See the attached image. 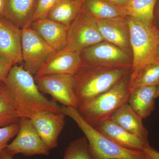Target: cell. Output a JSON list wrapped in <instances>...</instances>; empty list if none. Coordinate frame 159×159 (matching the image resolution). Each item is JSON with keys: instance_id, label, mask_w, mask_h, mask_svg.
Returning <instances> with one entry per match:
<instances>
[{"instance_id": "6da1fadb", "label": "cell", "mask_w": 159, "mask_h": 159, "mask_svg": "<svg viewBox=\"0 0 159 159\" xmlns=\"http://www.w3.org/2000/svg\"><path fill=\"white\" fill-rule=\"evenodd\" d=\"M23 117L29 118L43 111L62 112L61 107L49 100L40 91L34 77L23 65H15L4 81Z\"/></svg>"}, {"instance_id": "7a4b0ae2", "label": "cell", "mask_w": 159, "mask_h": 159, "mask_svg": "<svg viewBox=\"0 0 159 159\" xmlns=\"http://www.w3.org/2000/svg\"><path fill=\"white\" fill-rule=\"evenodd\" d=\"M130 35L132 65L130 82L146 66L159 62L157 48L159 29L153 22H148L133 16H126Z\"/></svg>"}, {"instance_id": "3957f363", "label": "cell", "mask_w": 159, "mask_h": 159, "mask_svg": "<svg viewBox=\"0 0 159 159\" xmlns=\"http://www.w3.org/2000/svg\"><path fill=\"white\" fill-rule=\"evenodd\" d=\"M130 73L129 68L83 64L74 75V92L78 106L108 91Z\"/></svg>"}, {"instance_id": "277c9868", "label": "cell", "mask_w": 159, "mask_h": 159, "mask_svg": "<svg viewBox=\"0 0 159 159\" xmlns=\"http://www.w3.org/2000/svg\"><path fill=\"white\" fill-rule=\"evenodd\" d=\"M130 78V73L108 91L80 104L77 110L85 122L94 128L110 119L116 111L128 102Z\"/></svg>"}, {"instance_id": "5b68a950", "label": "cell", "mask_w": 159, "mask_h": 159, "mask_svg": "<svg viewBox=\"0 0 159 159\" xmlns=\"http://www.w3.org/2000/svg\"><path fill=\"white\" fill-rule=\"evenodd\" d=\"M62 112L76 122L85 135L91 152L96 159H148L143 150L122 147L100 133L86 122L77 108L61 107Z\"/></svg>"}, {"instance_id": "8992f818", "label": "cell", "mask_w": 159, "mask_h": 159, "mask_svg": "<svg viewBox=\"0 0 159 159\" xmlns=\"http://www.w3.org/2000/svg\"><path fill=\"white\" fill-rule=\"evenodd\" d=\"M130 53L108 42H101L80 51L83 64L109 68L131 69Z\"/></svg>"}, {"instance_id": "52a82bcc", "label": "cell", "mask_w": 159, "mask_h": 159, "mask_svg": "<svg viewBox=\"0 0 159 159\" xmlns=\"http://www.w3.org/2000/svg\"><path fill=\"white\" fill-rule=\"evenodd\" d=\"M22 56L24 69L34 77L54 52L31 26L22 29Z\"/></svg>"}, {"instance_id": "ba28073f", "label": "cell", "mask_w": 159, "mask_h": 159, "mask_svg": "<svg viewBox=\"0 0 159 159\" xmlns=\"http://www.w3.org/2000/svg\"><path fill=\"white\" fill-rule=\"evenodd\" d=\"M68 40L66 48L80 51L105 41L99 32L96 18L82 9L69 26Z\"/></svg>"}, {"instance_id": "9c48e42d", "label": "cell", "mask_w": 159, "mask_h": 159, "mask_svg": "<svg viewBox=\"0 0 159 159\" xmlns=\"http://www.w3.org/2000/svg\"><path fill=\"white\" fill-rule=\"evenodd\" d=\"M34 77L42 93L49 94L64 106L78 108V102L74 90V75L48 74Z\"/></svg>"}, {"instance_id": "30bf717a", "label": "cell", "mask_w": 159, "mask_h": 159, "mask_svg": "<svg viewBox=\"0 0 159 159\" xmlns=\"http://www.w3.org/2000/svg\"><path fill=\"white\" fill-rule=\"evenodd\" d=\"M19 129L16 138L6 146L13 155L23 154L26 156L50 154L48 146L35 130L29 118L22 117L19 122Z\"/></svg>"}, {"instance_id": "8fae6325", "label": "cell", "mask_w": 159, "mask_h": 159, "mask_svg": "<svg viewBox=\"0 0 159 159\" xmlns=\"http://www.w3.org/2000/svg\"><path fill=\"white\" fill-rule=\"evenodd\" d=\"M66 115L43 111L30 118L35 130L50 150L58 145V139L65 124Z\"/></svg>"}, {"instance_id": "7c38bea8", "label": "cell", "mask_w": 159, "mask_h": 159, "mask_svg": "<svg viewBox=\"0 0 159 159\" xmlns=\"http://www.w3.org/2000/svg\"><path fill=\"white\" fill-rule=\"evenodd\" d=\"M83 64L80 51L65 48L55 51L46 61L34 77L55 74L74 75Z\"/></svg>"}, {"instance_id": "4fadbf2b", "label": "cell", "mask_w": 159, "mask_h": 159, "mask_svg": "<svg viewBox=\"0 0 159 159\" xmlns=\"http://www.w3.org/2000/svg\"><path fill=\"white\" fill-rule=\"evenodd\" d=\"M22 29L0 17V56L13 64L23 63Z\"/></svg>"}, {"instance_id": "5bb4252c", "label": "cell", "mask_w": 159, "mask_h": 159, "mask_svg": "<svg viewBox=\"0 0 159 159\" xmlns=\"http://www.w3.org/2000/svg\"><path fill=\"white\" fill-rule=\"evenodd\" d=\"M126 16L96 20L99 32L104 40L130 53V35Z\"/></svg>"}, {"instance_id": "9a60e30c", "label": "cell", "mask_w": 159, "mask_h": 159, "mask_svg": "<svg viewBox=\"0 0 159 159\" xmlns=\"http://www.w3.org/2000/svg\"><path fill=\"white\" fill-rule=\"evenodd\" d=\"M0 17L22 29L31 25L38 0H3Z\"/></svg>"}, {"instance_id": "2e32d148", "label": "cell", "mask_w": 159, "mask_h": 159, "mask_svg": "<svg viewBox=\"0 0 159 159\" xmlns=\"http://www.w3.org/2000/svg\"><path fill=\"white\" fill-rule=\"evenodd\" d=\"M30 26L55 51L67 45L68 27L48 18L34 21Z\"/></svg>"}, {"instance_id": "e0dca14e", "label": "cell", "mask_w": 159, "mask_h": 159, "mask_svg": "<svg viewBox=\"0 0 159 159\" xmlns=\"http://www.w3.org/2000/svg\"><path fill=\"white\" fill-rule=\"evenodd\" d=\"M94 128L103 135L125 148L143 150L150 145L148 141H145L128 132L110 119L100 122Z\"/></svg>"}, {"instance_id": "ac0fdd59", "label": "cell", "mask_w": 159, "mask_h": 159, "mask_svg": "<svg viewBox=\"0 0 159 159\" xmlns=\"http://www.w3.org/2000/svg\"><path fill=\"white\" fill-rule=\"evenodd\" d=\"M128 132L148 141V131L143 125L142 119L131 108L128 102L121 106L110 118Z\"/></svg>"}, {"instance_id": "d6986e66", "label": "cell", "mask_w": 159, "mask_h": 159, "mask_svg": "<svg viewBox=\"0 0 159 159\" xmlns=\"http://www.w3.org/2000/svg\"><path fill=\"white\" fill-rule=\"evenodd\" d=\"M157 86H145L130 89L128 103L142 119L150 116L156 109Z\"/></svg>"}, {"instance_id": "ffe728a7", "label": "cell", "mask_w": 159, "mask_h": 159, "mask_svg": "<svg viewBox=\"0 0 159 159\" xmlns=\"http://www.w3.org/2000/svg\"><path fill=\"white\" fill-rule=\"evenodd\" d=\"M82 9L96 18L101 19L118 18L128 16L125 9L105 0H83Z\"/></svg>"}, {"instance_id": "44dd1931", "label": "cell", "mask_w": 159, "mask_h": 159, "mask_svg": "<svg viewBox=\"0 0 159 159\" xmlns=\"http://www.w3.org/2000/svg\"><path fill=\"white\" fill-rule=\"evenodd\" d=\"M83 0H61L49 12L47 18L69 28L82 9Z\"/></svg>"}, {"instance_id": "7402d4cb", "label": "cell", "mask_w": 159, "mask_h": 159, "mask_svg": "<svg viewBox=\"0 0 159 159\" xmlns=\"http://www.w3.org/2000/svg\"><path fill=\"white\" fill-rule=\"evenodd\" d=\"M22 117L5 83L0 81V128L19 123Z\"/></svg>"}, {"instance_id": "603a6c76", "label": "cell", "mask_w": 159, "mask_h": 159, "mask_svg": "<svg viewBox=\"0 0 159 159\" xmlns=\"http://www.w3.org/2000/svg\"><path fill=\"white\" fill-rule=\"evenodd\" d=\"M158 0H128L125 7L128 16L153 22L154 11Z\"/></svg>"}, {"instance_id": "cb8c5ba5", "label": "cell", "mask_w": 159, "mask_h": 159, "mask_svg": "<svg viewBox=\"0 0 159 159\" xmlns=\"http://www.w3.org/2000/svg\"><path fill=\"white\" fill-rule=\"evenodd\" d=\"M159 84V62L151 64L140 71L133 81L130 82V89L145 86H158Z\"/></svg>"}, {"instance_id": "d4e9b609", "label": "cell", "mask_w": 159, "mask_h": 159, "mask_svg": "<svg viewBox=\"0 0 159 159\" xmlns=\"http://www.w3.org/2000/svg\"><path fill=\"white\" fill-rule=\"evenodd\" d=\"M63 159H96L91 152L85 137L78 138L70 143Z\"/></svg>"}, {"instance_id": "484cf974", "label": "cell", "mask_w": 159, "mask_h": 159, "mask_svg": "<svg viewBox=\"0 0 159 159\" xmlns=\"http://www.w3.org/2000/svg\"><path fill=\"white\" fill-rule=\"evenodd\" d=\"M61 0H38L32 22L47 18L50 11Z\"/></svg>"}, {"instance_id": "4316f807", "label": "cell", "mask_w": 159, "mask_h": 159, "mask_svg": "<svg viewBox=\"0 0 159 159\" xmlns=\"http://www.w3.org/2000/svg\"><path fill=\"white\" fill-rule=\"evenodd\" d=\"M19 128V123L0 128V154L8 145L9 141L17 135Z\"/></svg>"}, {"instance_id": "83f0119b", "label": "cell", "mask_w": 159, "mask_h": 159, "mask_svg": "<svg viewBox=\"0 0 159 159\" xmlns=\"http://www.w3.org/2000/svg\"><path fill=\"white\" fill-rule=\"evenodd\" d=\"M14 65L9 59L0 56V81H5Z\"/></svg>"}, {"instance_id": "f1b7e54d", "label": "cell", "mask_w": 159, "mask_h": 159, "mask_svg": "<svg viewBox=\"0 0 159 159\" xmlns=\"http://www.w3.org/2000/svg\"><path fill=\"white\" fill-rule=\"evenodd\" d=\"M143 151L147 154L148 159H159V152L150 145L144 148Z\"/></svg>"}, {"instance_id": "f546056e", "label": "cell", "mask_w": 159, "mask_h": 159, "mask_svg": "<svg viewBox=\"0 0 159 159\" xmlns=\"http://www.w3.org/2000/svg\"><path fill=\"white\" fill-rule=\"evenodd\" d=\"M153 23L159 29V0H158L155 7Z\"/></svg>"}, {"instance_id": "4dcf8cb0", "label": "cell", "mask_w": 159, "mask_h": 159, "mask_svg": "<svg viewBox=\"0 0 159 159\" xmlns=\"http://www.w3.org/2000/svg\"><path fill=\"white\" fill-rule=\"evenodd\" d=\"M105 1L115 6L122 7L124 9H125L128 2V0H105Z\"/></svg>"}, {"instance_id": "1f68e13d", "label": "cell", "mask_w": 159, "mask_h": 159, "mask_svg": "<svg viewBox=\"0 0 159 159\" xmlns=\"http://www.w3.org/2000/svg\"><path fill=\"white\" fill-rule=\"evenodd\" d=\"M14 155L10 153L6 148H4L0 154V159H14Z\"/></svg>"}, {"instance_id": "d6a6232c", "label": "cell", "mask_w": 159, "mask_h": 159, "mask_svg": "<svg viewBox=\"0 0 159 159\" xmlns=\"http://www.w3.org/2000/svg\"><path fill=\"white\" fill-rule=\"evenodd\" d=\"M3 4H4V1L3 0H0V13L2 10Z\"/></svg>"}, {"instance_id": "836d02e7", "label": "cell", "mask_w": 159, "mask_h": 159, "mask_svg": "<svg viewBox=\"0 0 159 159\" xmlns=\"http://www.w3.org/2000/svg\"><path fill=\"white\" fill-rule=\"evenodd\" d=\"M159 97V84L157 86L156 93V99Z\"/></svg>"}, {"instance_id": "e575fe53", "label": "cell", "mask_w": 159, "mask_h": 159, "mask_svg": "<svg viewBox=\"0 0 159 159\" xmlns=\"http://www.w3.org/2000/svg\"><path fill=\"white\" fill-rule=\"evenodd\" d=\"M157 56L158 57V58L159 59V43L158 45V46L157 48Z\"/></svg>"}]
</instances>
